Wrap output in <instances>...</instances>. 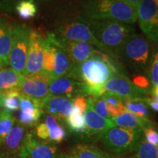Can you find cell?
<instances>
[{"label":"cell","mask_w":158,"mask_h":158,"mask_svg":"<svg viewBox=\"0 0 158 158\" xmlns=\"http://www.w3.org/2000/svg\"><path fill=\"white\" fill-rule=\"evenodd\" d=\"M67 76L84 84V95L101 97L104 93V84L116 76L101 56V51L95 49L93 54L81 64L73 66Z\"/></svg>","instance_id":"obj_1"},{"label":"cell","mask_w":158,"mask_h":158,"mask_svg":"<svg viewBox=\"0 0 158 158\" xmlns=\"http://www.w3.org/2000/svg\"><path fill=\"white\" fill-rule=\"evenodd\" d=\"M86 19L90 31L104 47L106 54L118 60V54L122 46L135 34L134 27L114 20Z\"/></svg>","instance_id":"obj_2"},{"label":"cell","mask_w":158,"mask_h":158,"mask_svg":"<svg viewBox=\"0 0 158 158\" xmlns=\"http://www.w3.org/2000/svg\"><path fill=\"white\" fill-rule=\"evenodd\" d=\"M84 18L90 20H114L133 24L137 20L135 7L118 0H80Z\"/></svg>","instance_id":"obj_3"},{"label":"cell","mask_w":158,"mask_h":158,"mask_svg":"<svg viewBox=\"0 0 158 158\" xmlns=\"http://www.w3.org/2000/svg\"><path fill=\"white\" fill-rule=\"evenodd\" d=\"M118 59L134 73H147L151 59V45L141 35H132L118 54Z\"/></svg>","instance_id":"obj_4"},{"label":"cell","mask_w":158,"mask_h":158,"mask_svg":"<svg viewBox=\"0 0 158 158\" xmlns=\"http://www.w3.org/2000/svg\"><path fill=\"white\" fill-rule=\"evenodd\" d=\"M141 130L126 129L114 127L102 135L105 147L117 155L133 152L136 144L142 137Z\"/></svg>","instance_id":"obj_5"},{"label":"cell","mask_w":158,"mask_h":158,"mask_svg":"<svg viewBox=\"0 0 158 158\" xmlns=\"http://www.w3.org/2000/svg\"><path fill=\"white\" fill-rule=\"evenodd\" d=\"M54 33L60 42H85L106 53L104 47L92 35L84 17H78L74 21L61 25Z\"/></svg>","instance_id":"obj_6"},{"label":"cell","mask_w":158,"mask_h":158,"mask_svg":"<svg viewBox=\"0 0 158 158\" xmlns=\"http://www.w3.org/2000/svg\"><path fill=\"white\" fill-rule=\"evenodd\" d=\"M31 29L24 23L13 25V39L9 56V65L19 73L24 75L28 54Z\"/></svg>","instance_id":"obj_7"},{"label":"cell","mask_w":158,"mask_h":158,"mask_svg":"<svg viewBox=\"0 0 158 158\" xmlns=\"http://www.w3.org/2000/svg\"><path fill=\"white\" fill-rule=\"evenodd\" d=\"M46 33L40 29H31L27 64L23 76H31L43 72V46Z\"/></svg>","instance_id":"obj_8"},{"label":"cell","mask_w":158,"mask_h":158,"mask_svg":"<svg viewBox=\"0 0 158 158\" xmlns=\"http://www.w3.org/2000/svg\"><path fill=\"white\" fill-rule=\"evenodd\" d=\"M136 10L141 30L148 38L158 43V5L155 0H143Z\"/></svg>","instance_id":"obj_9"},{"label":"cell","mask_w":158,"mask_h":158,"mask_svg":"<svg viewBox=\"0 0 158 158\" xmlns=\"http://www.w3.org/2000/svg\"><path fill=\"white\" fill-rule=\"evenodd\" d=\"M105 92H110L126 100H145L149 98L147 90L135 86L127 77L114 76L103 86Z\"/></svg>","instance_id":"obj_10"},{"label":"cell","mask_w":158,"mask_h":158,"mask_svg":"<svg viewBox=\"0 0 158 158\" xmlns=\"http://www.w3.org/2000/svg\"><path fill=\"white\" fill-rule=\"evenodd\" d=\"M26 128L19 124L12 128L0 143V158H28L24 147Z\"/></svg>","instance_id":"obj_11"},{"label":"cell","mask_w":158,"mask_h":158,"mask_svg":"<svg viewBox=\"0 0 158 158\" xmlns=\"http://www.w3.org/2000/svg\"><path fill=\"white\" fill-rule=\"evenodd\" d=\"M51 80V75L44 71L35 76H23L20 86V92L33 100L42 101L49 95L48 85Z\"/></svg>","instance_id":"obj_12"},{"label":"cell","mask_w":158,"mask_h":158,"mask_svg":"<svg viewBox=\"0 0 158 158\" xmlns=\"http://www.w3.org/2000/svg\"><path fill=\"white\" fill-rule=\"evenodd\" d=\"M48 91L51 95L64 96L73 99L77 96H84V84L68 76L51 79L49 82Z\"/></svg>","instance_id":"obj_13"},{"label":"cell","mask_w":158,"mask_h":158,"mask_svg":"<svg viewBox=\"0 0 158 158\" xmlns=\"http://www.w3.org/2000/svg\"><path fill=\"white\" fill-rule=\"evenodd\" d=\"M73 100L64 96L49 94L42 100V110L43 113L54 116L57 120L66 121L73 106Z\"/></svg>","instance_id":"obj_14"},{"label":"cell","mask_w":158,"mask_h":158,"mask_svg":"<svg viewBox=\"0 0 158 158\" xmlns=\"http://www.w3.org/2000/svg\"><path fill=\"white\" fill-rule=\"evenodd\" d=\"M86 134L88 135H98L101 137L108 130L115 127L111 119L105 118L94 111L89 97L87 99V107L84 113Z\"/></svg>","instance_id":"obj_15"},{"label":"cell","mask_w":158,"mask_h":158,"mask_svg":"<svg viewBox=\"0 0 158 158\" xmlns=\"http://www.w3.org/2000/svg\"><path fill=\"white\" fill-rule=\"evenodd\" d=\"M19 122L23 126L32 127L37 124L43 113L42 101L33 100L21 94Z\"/></svg>","instance_id":"obj_16"},{"label":"cell","mask_w":158,"mask_h":158,"mask_svg":"<svg viewBox=\"0 0 158 158\" xmlns=\"http://www.w3.org/2000/svg\"><path fill=\"white\" fill-rule=\"evenodd\" d=\"M24 147L29 158H56V146L38 141L31 133L26 134Z\"/></svg>","instance_id":"obj_17"},{"label":"cell","mask_w":158,"mask_h":158,"mask_svg":"<svg viewBox=\"0 0 158 158\" xmlns=\"http://www.w3.org/2000/svg\"><path fill=\"white\" fill-rule=\"evenodd\" d=\"M52 40L54 47V67L51 79L67 76L73 68V64L69 58L62 43L58 40L52 32Z\"/></svg>","instance_id":"obj_18"},{"label":"cell","mask_w":158,"mask_h":158,"mask_svg":"<svg viewBox=\"0 0 158 158\" xmlns=\"http://www.w3.org/2000/svg\"><path fill=\"white\" fill-rule=\"evenodd\" d=\"M70 58L73 66L80 64L89 58L95 48L85 42H61Z\"/></svg>","instance_id":"obj_19"},{"label":"cell","mask_w":158,"mask_h":158,"mask_svg":"<svg viewBox=\"0 0 158 158\" xmlns=\"http://www.w3.org/2000/svg\"><path fill=\"white\" fill-rule=\"evenodd\" d=\"M13 39V25L0 18V68L9 65V56Z\"/></svg>","instance_id":"obj_20"},{"label":"cell","mask_w":158,"mask_h":158,"mask_svg":"<svg viewBox=\"0 0 158 158\" xmlns=\"http://www.w3.org/2000/svg\"><path fill=\"white\" fill-rule=\"evenodd\" d=\"M111 121L115 126L126 129L143 130L153 127L152 123L148 118L139 116L127 110L116 117L111 118Z\"/></svg>","instance_id":"obj_21"},{"label":"cell","mask_w":158,"mask_h":158,"mask_svg":"<svg viewBox=\"0 0 158 158\" xmlns=\"http://www.w3.org/2000/svg\"><path fill=\"white\" fill-rule=\"evenodd\" d=\"M23 75L11 68L0 69V91L3 93L20 91Z\"/></svg>","instance_id":"obj_22"},{"label":"cell","mask_w":158,"mask_h":158,"mask_svg":"<svg viewBox=\"0 0 158 158\" xmlns=\"http://www.w3.org/2000/svg\"><path fill=\"white\" fill-rule=\"evenodd\" d=\"M101 98L106 102L107 110L111 118L121 115L127 110L124 106V100L119 96L110 92H105Z\"/></svg>","instance_id":"obj_23"},{"label":"cell","mask_w":158,"mask_h":158,"mask_svg":"<svg viewBox=\"0 0 158 158\" xmlns=\"http://www.w3.org/2000/svg\"><path fill=\"white\" fill-rule=\"evenodd\" d=\"M44 123L48 128V141L61 143L66 138V132L63 127L58 124L57 119L54 116L47 114L45 117Z\"/></svg>","instance_id":"obj_24"},{"label":"cell","mask_w":158,"mask_h":158,"mask_svg":"<svg viewBox=\"0 0 158 158\" xmlns=\"http://www.w3.org/2000/svg\"><path fill=\"white\" fill-rule=\"evenodd\" d=\"M84 113L83 110L73 106L70 115L67 118L66 122L72 132L77 134H86Z\"/></svg>","instance_id":"obj_25"},{"label":"cell","mask_w":158,"mask_h":158,"mask_svg":"<svg viewBox=\"0 0 158 158\" xmlns=\"http://www.w3.org/2000/svg\"><path fill=\"white\" fill-rule=\"evenodd\" d=\"M131 158H158V147L149 143L143 137L136 144Z\"/></svg>","instance_id":"obj_26"},{"label":"cell","mask_w":158,"mask_h":158,"mask_svg":"<svg viewBox=\"0 0 158 158\" xmlns=\"http://www.w3.org/2000/svg\"><path fill=\"white\" fill-rule=\"evenodd\" d=\"M73 158H107L106 155L93 146L77 145L72 152Z\"/></svg>","instance_id":"obj_27"},{"label":"cell","mask_w":158,"mask_h":158,"mask_svg":"<svg viewBox=\"0 0 158 158\" xmlns=\"http://www.w3.org/2000/svg\"><path fill=\"white\" fill-rule=\"evenodd\" d=\"M15 11L23 20H29L37 14V7L34 0H22L15 6Z\"/></svg>","instance_id":"obj_28"},{"label":"cell","mask_w":158,"mask_h":158,"mask_svg":"<svg viewBox=\"0 0 158 158\" xmlns=\"http://www.w3.org/2000/svg\"><path fill=\"white\" fill-rule=\"evenodd\" d=\"M15 118L7 110H2L0 113V143L4 141L6 136L13 127Z\"/></svg>","instance_id":"obj_29"},{"label":"cell","mask_w":158,"mask_h":158,"mask_svg":"<svg viewBox=\"0 0 158 158\" xmlns=\"http://www.w3.org/2000/svg\"><path fill=\"white\" fill-rule=\"evenodd\" d=\"M20 91H12L3 94L2 107L5 110L11 112L16 111L20 108Z\"/></svg>","instance_id":"obj_30"},{"label":"cell","mask_w":158,"mask_h":158,"mask_svg":"<svg viewBox=\"0 0 158 158\" xmlns=\"http://www.w3.org/2000/svg\"><path fill=\"white\" fill-rule=\"evenodd\" d=\"M145 100H124V106L127 111L136 114V115L147 118L148 108Z\"/></svg>","instance_id":"obj_31"},{"label":"cell","mask_w":158,"mask_h":158,"mask_svg":"<svg viewBox=\"0 0 158 158\" xmlns=\"http://www.w3.org/2000/svg\"><path fill=\"white\" fill-rule=\"evenodd\" d=\"M147 75L153 86H158V49L151 56Z\"/></svg>","instance_id":"obj_32"},{"label":"cell","mask_w":158,"mask_h":158,"mask_svg":"<svg viewBox=\"0 0 158 158\" xmlns=\"http://www.w3.org/2000/svg\"><path fill=\"white\" fill-rule=\"evenodd\" d=\"M92 101V107H93L94 111L96 112L98 115L105 118H110V116L108 114L107 108H106V102L101 97L95 98V97H89Z\"/></svg>","instance_id":"obj_33"},{"label":"cell","mask_w":158,"mask_h":158,"mask_svg":"<svg viewBox=\"0 0 158 158\" xmlns=\"http://www.w3.org/2000/svg\"><path fill=\"white\" fill-rule=\"evenodd\" d=\"M143 131L146 140L149 143L158 147V132L156 131L153 127L147 128Z\"/></svg>","instance_id":"obj_34"},{"label":"cell","mask_w":158,"mask_h":158,"mask_svg":"<svg viewBox=\"0 0 158 158\" xmlns=\"http://www.w3.org/2000/svg\"><path fill=\"white\" fill-rule=\"evenodd\" d=\"M22 0H0V10L12 12L15 10V7Z\"/></svg>","instance_id":"obj_35"},{"label":"cell","mask_w":158,"mask_h":158,"mask_svg":"<svg viewBox=\"0 0 158 158\" xmlns=\"http://www.w3.org/2000/svg\"><path fill=\"white\" fill-rule=\"evenodd\" d=\"M132 82L135 86H137L138 87L143 89L147 90V89L149 88V80L143 75H135V76H134Z\"/></svg>","instance_id":"obj_36"},{"label":"cell","mask_w":158,"mask_h":158,"mask_svg":"<svg viewBox=\"0 0 158 158\" xmlns=\"http://www.w3.org/2000/svg\"><path fill=\"white\" fill-rule=\"evenodd\" d=\"M36 135L40 139L48 140V128L44 122L39 124L36 127Z\"/></svg>","instance_id":"obj_37"},{"label":"cell","mask_w":158,"mask_h":158,"mask_svg":"<svg viewBox=\"0 0 158 158\" xmlns=\"http://www.w3.org/2000/svg\"><path fill=\"white\" fill-rule=\"evenodd\" d=\"M73 106L85 112L87 107V100L84 96H77L73 100Z\"/></svg>","instance_id":"obj_38"},{"label":"cell","mask_w":158,"mask_h":158,"mask_svg":"<svg viewBox=\"0 0 158 158\" xmlns=\"http://www.w3.org/2000/svg\"><path fill=\"white\" fill-rule=\"evenodd\" d=\"M118 1L122 2L127 4L128 5L132 6V7L137 8V7L143 0H118Z\"/></svg>","instance_id":"obj_39"},{"label":"cell","mask_w":158,"mask_h":158,"mask_svg":"<svg viewBox=\"0 0 158 158\" xmlns=\"http://www.w3.org/2000/svg\"><path fill=\"white\" fill-rule=\"evenodd\" d=\"M145 102L147 105H149L150 107L152 108L154 110H155V111L158 112V102H156L155 100H152V99H150L149 98L146 99Z\"/></svg>","instance_id":"obj_40"},{"label":"cell","mask_w":158,"mask_h":158,"mask_svg":"<svg viewBox=\"0 0 158 158\" xmlns=\"http://www.w3.org/2000/svg\"><path fill=\"white\" fill-rule=\"evenodd\" d=\"M152 94H153V97L158 96V86H153L152 89Z\"/></svg>","instance_id":"obj_41"},{"label":"cell","mask_w":158,"mask_h":158,"mask_svg":"<svg viewBox=\"0 0 158 158\" xmlns=\"http://www.w3.org/2000/svg\"><path fill=\"white\" fill-rule=\"evenodd\" d=\"M3 92L0 91V108L2 107V102H3Z\"/></svg>","instance_id":"obj_42"},{"label":"cell","mask_w":158,"mask_h":158,"mask_svg":"<svg viewBox=\"0 0 158 158\" xmlns=\"http://www.w3.org/2000/svg\"><path fill=\"white\" fill-rule=\"evenodd\" d=\"M56 158H73L72 157H70V156L64 155V154H62V155H59L58 157H56Z\"/></svg>","instance_id":"obj_43"},{"label":"cell","mask_w":158,"mask_h":158,"mask_svg":"<svg viewBox=\"0 0 158 158\" xmlns=\"http://www.w3.org/2000/svg\"><path fill=\"white\" fill-rule=\"evenodd\" d=\"M106 156H107V158H118V157H109V155H106Z\"/></svg>","instance_id":"obj_44"},{"label":"cell","mask_w":158,"mask_h":158,"mask_svg":"<svg viewBox=\"0 0 158 158\" xmlns=\"http://www.w3.org/2000/svg\"><path fill=\"white\" fill-rule=\"evenodd\" d=\"M155 2H156V3L157 4V5H158V0H155Z\"/></svg>","instance_id":"obj_45"},{"label":"cell","mask_w":158,"mask_h":158,"mask_svg":"<svg viewBox=\"0 0 158 158\" xmlns=\"http://www.w3.org/2000/svg\"><path fill=\"white\" fill-rule=\"evenodd\" d=\"M42 1H49V0H42Z\"/></svg>","instance_id":"obj_46"},{"label":"cell","mask_w":158,"mask_h":158,"mask_svg":"<svg viewBox=\"0 0 158 158\" xmlns=\"http://www.w3.org/2000/svg\"><path fill=\"white\" fill-rule=\"evenodd\" d=\"M0 113H1V110H0Z\"/></svg>","instance_id":"obj_47"},{"label":"cell","mask_w":158,"mask_h":158,"mask_svg":"<svg viewBox=\"0 0 158 158\" xmlns=\"http://www.w3.org/2000/svg\"><path fill=\"white\" fill-rule=\"evenodd\" d=\"M0 69H1V68H0Z\"/></svg>","instance_id":"obj_48"},{"label":"cell","mask_w":158,"mask_h":158,"mask_svg":"<svg viewBox=\"0 0 158 158\" xmlns=\"http://www.w3.org/2000/svg\"><path fill=\"white\" fill-rule=\"evenodd\" d=\"M28 158H29V157H28Z\"/></svg>","instance_id":"obj_49"}]
</instances>
